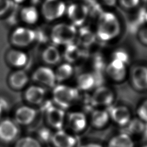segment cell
<instances>
[{
    "label": "cell",
    "mask_w": 147,
    "mask_h": 147,
    "mask_svg": "<svg viewBox=\"0 0 147 147\" xmlns=\"http://www.w3.org/2000/svg\"><path fill=\"white\" fill-rule=\"evenodd\" d=\"M120 32L119 21L111 12L100 14L98 23L96 35L103 41H108L117 37Z\"/></svg>",
    "instance_id": "obj_1"
},
{
    "label": "cell",
    "mask_w": 147,
    "mask_h": 147,
    "mask_svg": "<svg viewBox=\"0 0 147 147\" xmlns=\"http://www.w3.org/2000/svg\"><path fill=\"white\" fill-rule=\"evenodd\" d=\"M52 95L54 102L62 109L69 107L79 98L77 88L63 84L55 86Z\"/></svg>",
    "instance_id": "obj_2"
},
{
    "label": "cell",
    "mask_w": 147,
    "mask_h": 147,
    "mask_svg": "<svg viewBox=\"0 0 147 147\" xmlns=\"http://www.w3.org/2000/svg\"><path fill=\"white\" fill-rule=\"evenodd\" d=\"M77 36L76 28L72 24L61 23L56 25L51 32V38L55 44L68 45L72 44Z\"/></svg>",
    "instance_id": "obj_3"
},
{
    "label": "cell",
    "mask_w": 147,
    "mask_h": 147,
    "mask_svg": "<svg viewBox=\"0 0 147 147\" xmlns=\"http://www.w3.org/2000/svg\"><path fill=\"white\" fill-rule=\"evenodd\" d=\"M66 10L65 3L61 0H45L42 5V13L48 21L61 17Z\"/></svg>",
    "instance_id": "obj_4"
},
{
    "label": "cell",
    "mask_w": 147,
    "mask_h": 147,
    "mask_svg": "<svg viewBox=\"0 0 147 147\" xmlns=\"http://www.w3.org/2000/svg\"><path fill=\"white\" fill-rule=\"evenodd\" d=\"M114 100L113 92L109 87H98L91 95L90 102L94 106H110Z\"/></svg>",
    "instance_id": "obj_5"
},
{
    "label": "cell",
    "mask_w": 147,
    "mask_h": 147,
    "mask_svg": "<svg viewBox=\"0 0 147 147\" xmlns=\"http://www.w3.org/2000/svg\"><path fill=\"white\" fill-rule=\"evenodd\" d=\"M36 39L35 31L25 27H18L13 32L11 42L17 47H26Z\"/></svg>",
    "instance_id": "obj_6"
},
{
    "label": "cell",
    "mask_w": 147,
    "mask_h": 147,
    "mask_svg": "<svg viewBox=\"0 0 147 147\" xmlns=\"http://www.w3.org/2000/svg\"><path fill=\"white\" fill-rule=\"evenodd\" d=\"M44 107L49 125L57 130H60L63 125L65 116L63 109L53 106L51 103H47Z\"/></svg>",
    "instance_id": "obj_7"
},
{
    "label": "cell",
    "mask_w": 147,
    "mask_h": 147,
    "mask_svg": "<svg viewBox=\"0 0 147 147\" xmlns=\"http://www.w3.org/2000/svg\"><path fill=\"white\" fill-rule=\"evenodd\" d=\"M67 13L73 25L75 26H80L84 22L87 18L88 9L84 4L74 3L68 7Z\"/></svg>",
    "instance_id": "obj_8"
},
{
    "label": "cell",
    "mask_w": 147,
    "mask_h": 147,
    "mask_svg": "<svg viewBox=\"0 0 147 147\" xmlns=\"http://www.w3.org/2000/svg\"><path fill=\"white\" fill-rule=\"evenodd\" d=\"M19 133L18 124L10 119L0 121V140L9 143L14 141Z\"/></svg>",
    "instance_id": "obj_9"
},
{
    "label": "cell",
    "mask_w": 147,
    "mask_h": 147,
    "mask_svg": "<svg viewBox=\"0 0 147 147\" xmlns=\"http://www.w3.org/2000/svg\"><path fill=\"white\" fill-rule=\"evenodd\" d=\"M130 79L133 86L139 91L147 89V67L137 65L132 69Z\"/></svg>",
    "instance_id": "obj_10"
},
{
    "label": "cell",
    "mask_w": 147,
    "mask_h": 147,
    "mask_svg": "<svg viewBox=\"0 0 147 147\" xmlns=\"http://www.w3.org/2000/svg\"><path fill=\"white\" fill-rule=\"evenodd\" d=\"M33 79L34 81L53 87L56 83V76L55 72L48 67H40L37 68L33 74Z\"/></svg>",
    "instance_id": "obj_11"
},
{
    "label": "cell",
    "mask_w": 147,
    "mask_h": 147,
    "mask_svg": "<svg viewBox=\"0 0 147 147\" xmlns=\"http://www.w3.org/2000/svg\"><path fill=\"white\" fill-rule=\"evenodd\" d=\"M109 107L107 112L113 121L118 125L126 126L130 120V113L128 108L122 105Z\"/></svg>",
    "instance_id": "obj_12"
},
{
    "label": "cell",
    "mask_w": 147,
    "mask_h": 147,
    "mask_svg": "<svg viewBox=\"0 0 147 147\" xmlns=\"http://www.w3.org/2000/svg\"><path fill=\"white\" fill-rule=\"evenodd\" d=\"M106 71L110 79L115 82L122 81L126 74L125 64L117 60H113L107 65Z\"/></svg>",
    "instance_id": "obj_13"
},
{
    "label": "cell",
    "mask_w": 147,
    "mask_h": 147,
    "mask_svg": "<svg viewBox=\"0 0 147 147\" xmlns=\"http://www.w3.org/2000/svg\"><path fill=\"white\" fill-rule=\"evenodd\" d=\"M36 114L34 109L28 106H22L16 110L14 114V121L18 125H28L34 120Z\"/></svg>",
    "instance_id": "obj_14"
},
{
    "label": "cell",
    "mask_w": 147,
    "mask_h": 147,
    "mask_svg": "<svg viewBox=\"0 0 147 147\" xmlns=\"http://www.w3.org/2000/svg\"><path fill=\"white\" fill-rule=\"evenodd\" d=\"M51 142L55 147H74L76 140L72 136L60 129L53 134Z\"/></svg>",
    "instance_id": "obj_15"
},
{
    "label": "cell",
    "mask_w": 147,
    "mask_h": 147,
    "mask_svg": "<svg viewBox=\"0 0 147 147\" xmlns=\"http://www.w3.org/2000/svg\"><path fill=\"white\" fill-rule=\"evenodd\" d=\"M68 124L70 129L74 131H82L87 125L86 115L81 112L71 113L68 115Z\"/></svg>",
    "instance_id": "obj_16"
},
{
    "label": "cell",
    "mask_w": 147,
    "mask_h": 147,
    "mask_svg": "<svg viewBox=\"0 0 147 147\" xmlns=\"http://www.w3.org/2000/svg\"><path fill=\"white\" fill-rule=\"evenodd\" d=\"M45 94V91L42 87L33 85L27 88L25 93V97L28 102L38 105L42 102Z\"/></svg>",
    "instance_id": "obj_17"
},
{
    "label": "cell",
    "mask_w": 147,
    "mask_h": 147,
    "mask_svg": "<svg viewBox=\"0 0 147 147\" xmlns=\"http://www.w3.org/2000/svg\"><path fill=\"white\" fill-rule=\"evenodd\" d=\"M8 61L13 66L21 67L25 65L28 61V56L23 51L11 50L7 53Z\"/></svg>",
    "instance_id": "obj_18"
},
{
    "label": "cell",
    "mask_w": 147,
    "mask_h": 147,
    "mask_svg": "<svg viewBox=\"0 0 147 147\" xmlns=\"http://www.w3.org/2000/svg\"><path fill=\"white\" fill-rule=\"evenodd\" d=\"M109 117L107 111L95 110L91 114V124L95 128H102L107 123Z\"/></svg>",
    "instance_id": "obj_19"
},
{
    "label": "cell",
    "mask_w": 147,
    "mask_h": 147,
    "mask_svg": "<svg viewBox=\"0 0 147 147\" xmlns=\"http://www.w3.org/2000/svg\"><path fill=\"white\" fill-rule=\"evenodd\" d=\"M42 57L47 64L50 65L57 64L61 59L59 50L53 45L48 46L44 49L42 54Z\"/></svg>",
    "instance_id": "obj_20"
},
{
    "label": "cell",
    "mask_w": 147,
    "mask_h": 147,
    "mask_svg": "<svg viewBox=\"0 0 147 147\" xmlns=\"http://www.w3.org/2000/svg\"><path fill=\"white\" fill-rule=\"evenodd\" d=\"M107 147H134V143L129 134L123 133L113 137Z\"/></svg>",
    "instance_id": "obj_21"
},
{
    "label": "cell",
    "mask_w": 147,
    "mask_h": 147,
    "mask_svg": "<svg viewBox=\"0 0 147 147\" xmlns=\"http://www.w3.org/2000/svg\"><path fill=\"white\" fill-rule=\"evenodd\" d=\"M29 78L26 73L22 70L14 72L10 76L9 82L11 86L16 89L24 87L28 82Z\"/></svg>",
    "instance_id": "obj_22"
},
{
    "label": "cell",
    "mask_w": 147,
    "mask_h": 147,
    "mask_svg": "<svg viewBox=\"0 0 147 147\" xmlns=\"http://www.w3.org/2000/svg\"><path fill=\"white\" fill-rule=\"evenodd\" d=\"M64 57L68 63H75L82 57V51L76 45L72 43L67 45Z\"/></svg>",
    "instance_id": "obj_23"
},
{
    "label": "cell",
    "mask_w": 147,
    "mask_h": 147,
    "mask_svg": "<svg viewBox=\"0 0 147 147\" xmlns=\"http://www.w3.org/2000/svg\"><path fill=\"white\" fill-rule=\"evenodd\" d=\"M96 36L91 30L85 27L80 29L78 33V41L80 45L88 47L95 41Z\"/></svg>",
    "instance_id": "obj_24"
},
{
    "label": "cell",
    "mask_w": 147,
    "mask_h": 147,
    "mask_svg": "<svg viewBox=\"0 0 147 147\" xmlns=\"http://www.w3.org/2000/svg\"><path fill=\"white\" fill-rule=\"evenodd\" d=\"M21 18L26 23L29 24H35L38 19V12L33 6L24 7L21 11Z\"/></svg>",
    "instance_id": "obj_25"
},
{
    "label": "cell",
    "mask_w": 147,
    "mask_h": 147,
    "mask_svg": "<svg viewBox=\"0 0 147 147\" xmlns=\"http://www.w3.org/2000/svg\"><path fill=\"white\" fill-rule=\"evenodd\" d=\"M77 85L78 88L87 91L95 86V80L93 74L83 73L77 79Z\"/></svg>",
    "instance_id": "obj_26"
},
{
    "label": "cell",
    "mask_w": 147,
    "mask_h": 147,
    "mask_svg": "<svg viewBox=\"0 0 147 147\" xmlns=\"http://www.w3.org/2000/svg\"><path fill=\"white\" fill-rule=\"evenodd\" d=\"M73 72V67L69 63H64L60 65L55 72L56 79L59 82L65 80L72 75Z\"/></svg>",
    "instance_id": "obj_27"
},
{
    "label": "cell",
    "mask_w": 147,
    "mask_h": 147,
    "mask_svg": "<svg viewBox=\"0 0 147 147\" xmlns=\"http://www.w3.org/2000/svg\"><path fill=\"white\" fill-rule=\"evenodd\" d=\"M126 126V132L125 133L138 134L143 133L145 124L140 119L134 118L130 119Z\"/></svg>",
    "instance_id": "obj_28"
},
{
    "label": "cell",
    "mask_w": 147,
    "mask_h": 147,
    "mask_svg": "<svg viewBox=\"0 0 147 147\" xmlns=\"http://www.w3.org/2000/svg\"><path fill=\"white\" fill-rule=\"evenodd\" d=\"M14 147H42L40 141L30 136H25L18 139Z\"/></svg>",
    "instance_id": "obj_29"
},
{
    "label": "cell",
    "mask_w": 147,
    "mask_h": 147,
    "mask_svg": "<svg viewBox=\"0 0 147 147\" xmlns=\"http://www.w3.org/2000/svg\"><path fill=\"white\" fill-rule=\"evenodd\" d=\"M38 137L42 142H48L51 141L53 133L47 127H42L38 131Z\"/></svg>",
    "instance_id": "obj_30"
},
{
    "label": "cell",
    "mask_w": 147,
    "mask_h": 147,
    "mask_svg": "<svg viewBox=\"0 0 147 147\" xmlns=\"http://www.w3.org/2000/svg\"><path fill=\"white\" fill-rule=\"evenodd\" d=\"M113 58L114 59L118 60L123 62L125 64L128 63V62H129V55L123 50L119 49L118 51H115L113 54Z\"/></svg>",
    "instance_id": "obj_31"
},
{
    "label": "cell",
    "mask_w": 147,
    "mask_h": 147,
    "mask_svg": "<svg viewBox=\"0 0 147 147\" xmlns=\"http://www.w3.org/2000/svg\"><path fill=\"white\" fill-rule=\"evenodd\" d=\"M138 115L143 122H147V100L142 102L137 110Z\"/></svg>",
    "instance_id": "obj_32"
},
{
    "label": "cell",
    "mask_w": 147,
    "mask_h": 147,
    "mask_svg": "<svg viewBox=\"0 0 147 147\" xmlns=\"http://www.w3.org/2000/svg\"><path fill=\"white\" fill-rule=\"evenodd\" d=\"M121 5L126 9L136 7L139 4L140 0H119Z\"/></svg>",
    "instance_id": "obj_33"
},
{
    "label": "cell",
    "mask_w": 147,
    "mask_h": 147,
    "mask_svg": "<svg viewBox=\"0 0 147 147\" xmlns=\"http://www.w3.org/2000/svg\"><path fill=\"white\" fill-rule=\"evenodd\" d=\"M12 5L10 0H0V16L6 13Z\"/></svg>",
    "instance_id": "obj_34"
},
{
    "label": "cell",
    "mask_w": 147,
    "mask_h": 147,
    "mask_svg": "<svg viewBox=\"0 0 147 147\" xmlns=\"http://www.w3.org/2000/svg\"><path fill=\"white\" fill-rule=\"evenodd\" d=\"M138 38L140 41L147 45V28H143L138 32Z\"/></svg>",
    "instance_id": "obj_35"
},
{
    "label": "cell",
    "mask_w": 147,
    "mask_h": 147,
    "mask_svg": "<svg viewBox=\"0 0 147 147\" xmlns=\"http://www.w3.org/2000/svg\"><path fill=\"white\" fill-rule=\"evenodd\" d=\"M106 5L109 6H113L115 5L117 0H101Z\"/></svg>",
    "instance_id": "obj_36"
},
{
    "label": "cell",
    "mask_w": 147,
    "mask_h": 147,
    "mask_svg": "<svg viewBox=\"0 0 147 147\" xmlns=\"http://www.w3.org/2000/svg\"><path fill=\"white\" fill-rule=\"evenodd\" d=\"M80 147H103L101 145L96 143H89L83 145Z\"/></svg>",
    "instance_id": "obj_37"
},
{
    "label": "cell",
    "mask_w": 147,
    "mask_h": 147,
    "mask_svg": "<svg viewBox=\"0 0 147 147\" xmlns=\"http://www.w3.org/2000/svg\"><path fill=\"white\" fill-rule=\"evenodd\" d=\"M143 134H144V138L147 140V123H146V124L145 125L144 129V131H143Z\"/></svg>",
    "instance_id": "obj_38"
},
{
    "label": "cell",
    "mask_w": 147,
    "mask_h": 147,
    "mask_svg": "<svg viewBox=\"0 0 147 147\" xmlns=\"http://www.w3.org/2000/svg\"><path fill=\"white\" fill-rule=\"evenodd\" d=\"M16 2H17V3H21V2H24V1H25V0H14Z\"/></svg>",
    "instance_id": "obj_39"
},
{
    "label": "cell",
    "mask_w": 147,
    "mask_h": 147,
    "mask_svg": "<svg viewBox=\"0 0 147 147\" xmlns=\"http://www.w3.org/2000/svg\"><path fill=\"white\" fill-rule=\"evenodd\" d=\"M3 111V109L2 108V107L0 106V117H1V115H2V114Z\"/></svg>",
    "instance_id": "obj_40"
},
{
    "label": "cell",
    "mask_w": 147,
    "mask_h": 147,
    "mask_svg": "<svg viewBox=\"0 0 147 147\" xmlns=\"http://www.w3.org/2000/svg\"><path fill=\"white\" fill-rule=\"evenodd\" d=\"M145 20H146V21H147V13H146V14H145Z\"/></svg>",
    "instance_id": "obj_41"
},
{
    "label": "cell",
    "mask_w": 147,
    "mask_h": 147,
    "mask_svg": "<svg viewBox=\"0 0 147 147\" xmlns=\"http://www.w3.org/2000/svg\"><path fill=\"white\" fill-rule=\"evenodd\" d=\"M144 2H145V3H146V4H147V0H144Z\"/></svg>",
    "instance_id": "obj_42"
},
{
    "label": "cell",
    "mask_w": 147,
    "mask_h": 147,
    "mask_svg": "<svg viewBox=\"0 0 147 147\" xmlns=\"http://www.w3.org/2000/svg\"><path fill=\"white\" fill-rule=\"evenodd\" d=\"M142 147H147V145H144V146H143Z\"/></svg>",
    "instance_id": "obj_43"
}]
</instances>
